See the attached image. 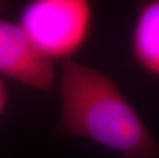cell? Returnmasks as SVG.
Returning <instances> with one entry per match:
<instances>
[{"mask_svg": "<svg viewBox=\"0 0 159 158\" xmlns=\"http://www.w3.org/2000/svg\"><path fill=\"white\" fill-rule=\"evenodd\" d=\"M61 127L113 150L120 158H159V143L109 75L64 60Z\"/></svg>", "mask_w": 159, "mask_h": 158, "instance_id": "cell-1", "label": "cell"}, {"mask_svg": "<svg viewBox=\"0 0 159 158\" xmlns=\"http://www.w3.org/2000/svg\"><path fill=\"white\" fill-rule=\"evenodd\" d=\"M19 25L46 58L72 59L90 34L93 6L85 0L32 1L22 11Z\"/></svg>", "mask_w": 159, "mask_h": 158, "instance_id": "cell-2", "label": "cell"}, {"mask_svg": "<svg viewBox=\"0 0 159 158\" xmlns=\"http://www.w3.org/2000/svg\"><path fill=\"white\" fill-rule=\"evenodd\" d=\"M0 75L43 92L55 80L53 61L35 47L19 24L0 18Z\"/></svg>", "mask_w": 159, "mask_h": 158, "instance_id": "cell-3", "label": "cell"}, {"mask_svg": "<svg viewBox=\"0 0 159 158\" xmlns=\"http://www.w3.org/2000/svg\"><path fill=\"white\" fill-rule=\"evenodd\" d=\"M131 52L138 65L159 79V0L145 1L138 6Z\"/></svg>", "mask_w": 159, "mask_h": 158, "instance_id": "cell-4", "label": "cell"}, {"mask_svg": "<svg viewBox=\"0 0 159 158\" xmlns=\"http://www.w3.org/2000/svg\"><path fill=\"white\" fill-rule=\"evenodd\" d=\"M8 92L6 88L5 82L2 78H0V115L4 111L5 107L8 104Z\"/></svg>", "mask_w": 159, "mask_h": 158, "instance_id": "cell-5", "label": "cell"}]
</instances>
